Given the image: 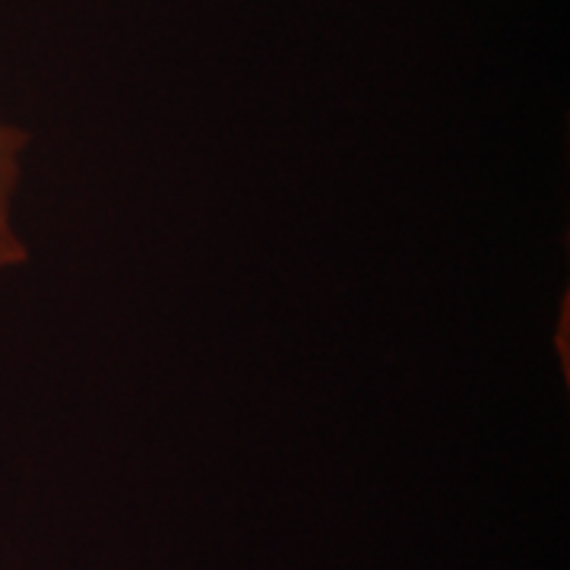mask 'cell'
Listing matches in <instances>:
<instances>
[{"label": "cell", "instance_id": "1", "mask_svg": "<svg viewBox=\"0 0 570 570\" xmlns=\"http://www.w3.org/2000/svg\"><path fill=\"white\" fill-rule=\"evenodd\" d=\"M26 146H29V134L22 127L0 121V269L26 264L29 257L20 235L13 232V216H10Z\"/></svg>", "mask_w": 570, "mask_h": 570}]
</instances>
